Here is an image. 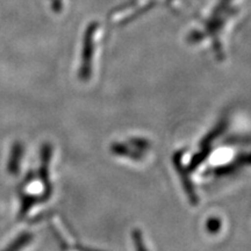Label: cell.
Returning <instances> with one entry per match:
<instances>
[{
    "mask_svg": "<svg viewBox=\"0 0 251 251\" xmlns=\"http://www.w3.org/2000/svg\"><path fill=\"white\" fill-rule=\"evenodd\" d=\"M174 163H175V166H176V170L179 172V175H180L181 183H183V186L185 188V192L187 193L188 200H190V202L192 203L193 206H197V203H198L197 192H196V190H194L192 181H191L190 178H188L186 168H184V165L181 164V157H180L179 153L175 155Z\"/></svg>",
    "mask_w": 251,
    "mask_h": 251,
    "instance_id": "cell-1",
    "label": "cell"
},
{
    "mask_svg": "<svg viewBox=\"0 0 251 251\" xmlns=\"http://www.w3.org/2000/svg\"><path fill=\"white\" fill-rule=\"evenodd\" d=\"M226 127H227V120H221L219 122L218 125H216V127L213 129L211 133H209L205 139L202 140L201 142V148H205V147H209V143L213 142L216 137H219L220 135L224 133Z\"/></svg>",
    "mask_w": 251,
    "mask_h": 251,
    "instance_id": "cell-2",
    "label": "cell"
},
{
    "mask_svg": "<svg viewBox=\"0 0 251 251\" xmlns=\"http://www.w3.org/2000/svg\"><path fill=\"white\" fill-rule=\"evenodd\" d=\"M112 151L115 153V155H119V156H125V157H130V158L133 159H136V161H139L141 159V153H139L137 151H135V150H131V149H128L127 147L124 146V144H113L112 146Z\"/></svg>",
    "mask_w": 251,
    "mask_h": 251,
    "instance_id": "cell-3",
    "label": "cell"
},
{
    "mask_svg": "<svg viewBox=\"0 0 251 251\" xmlns=\"http://www.w3.org/2000/svg\"><path fill=\"white\" fill-rule=\"evenodd\" d=\"M209 152H211V148H209V147H205V148H201L200 152L197 153V155L193 157L192 161H191L190 168H188V170H194V169H197L198 166L201 164V163L207 158V156L209 155Z\"/></svg>",
    "mask_w": 251,
    "mask_h": 251,
    "instance_id": "cell-4",
    "label": "cell"
},
{
    "mask_svg": "<svg viewBox=\"0 0 251 251\" xmlns=\"http://www.w3.org/2000/svg\"><path fill=\"white\" fill-rule=\"evenodd\" d=\"M133 238H134V243H135V248H136V251H147V248L144 246V241L142 237V234L139 230H134L133 233Z\"/></svg>",
    "mask_w": 251,
    "mask_h": 251,
    "instance_id": "cell-5",
    "label": "cell"
},
{
    "mask_svg": "<svg viewBox=\"0 0 251 251\" xmlns=\"http://www.w3.org/2000/svg\"><path fill=\"white\" fill-rule=\"evenodd\" d=\"M221 228V222L218 219H211L208 220V224H207V229L211 231L212 234L218 233L219 229Z\"/></svg>",
    "mask_w": 251,
    "mask_h": 251,
    "instance_id": "cell-6",
    "label": "cell"
}]
</instances>
